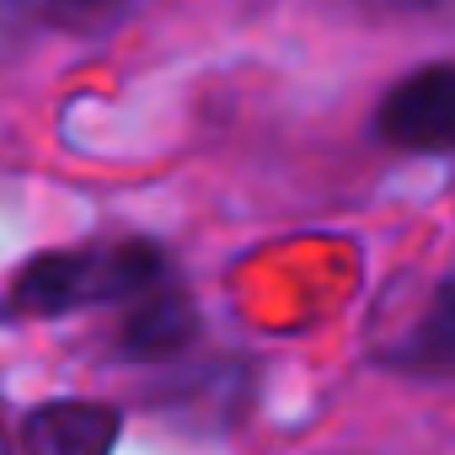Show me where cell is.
Returning a JSON list of instances; mask_svg holds the SVG:
<instances>
[{
  "label": "cell",
  "instance_id": "3957f363",
  "mask_svg": "<svg viewBox=\"0 0 455 455\" xmlns=\"http://www.w3.org/2000/svg\"><path fill=\"white\" fill-rule=\"evenodd\" d=\"M118 439V412L102 402H49L28 418V455H108Z\"/></svg>",
  "mask_w": 455,
  "mask_h": 455
},
{
  "label": "cell",
  "instance_id": "8992f818",
  "mask_svg": "<svg viewBox=\"0 0 455 455\" xmlns=\"http://www.w3.org/2000/svg\"><path fill=\"white\" fill-rule=\"evenodd\" d=\"M359 6H375V12H428V6H444V0H359Z\"/></svg>",
  "mask_w": 455,
  "mask_h": 455
},
{
  "label": "cell",
  "instance_id": "7a4b0ae2",
  "mask_svg": "<svg viewBox=\"0 0 455 455\" xmlns=\"http://www.w3.org/2000/svg\"><path fill=\"white\" fill-rule=\"evenodd\" d=\"M375 129L396 150L455 156V65H423L396 81L380 102Z\"/></svg>",
  "mask_w": 455,
  "mask_h": 455
},
{
  "label": "cell",
  "instance_id": "6da1fadb",
  "mask_svg": "<svg viewBox=\"0 0 455 455\" xmlns=\"http://www.w3.org/2000/svg\"><path fill=\"white\" fill-rule=\"evenodd\" d=\"M156 284H166V263L150 247H81V252H54L38 258L17 290H12V311L17 316H65L81 306H102V300H140Z\"/></svg>",
  "mask_w": 455,
  "mask_h": 455
},
{
  "label": "cell",
  "instance_id": "5b68a950",
  "mask_svg": "<svg viewBox=\"0 0 455 455\" xmlns=\"http://www.w3.org/2000/svg\"><path fill=\"white\" fill-rule=\"evenodd\" d=\"M140 0H38V12H49V22L76 28V33H97L113 28L118 17H129Z\"/></svg>",
  "mask_w": 455,
  "mask_h": 455
},
{
  "label": "cell",
  "instance_id": "277c9868",
  "mask_svg": "<svg viewBox=\"0 0 455 455\" xmlns=\"http://www.w3.org/2000/svg\"><path fill=\"white\" fill-rule=\"evenodd\" d=\"M386 359L407 375H455V279L434 290L423 316L386 348Z\"/></svg>",
  "mask_w": 455,
  "mask_h": 455
}]
</instances>
